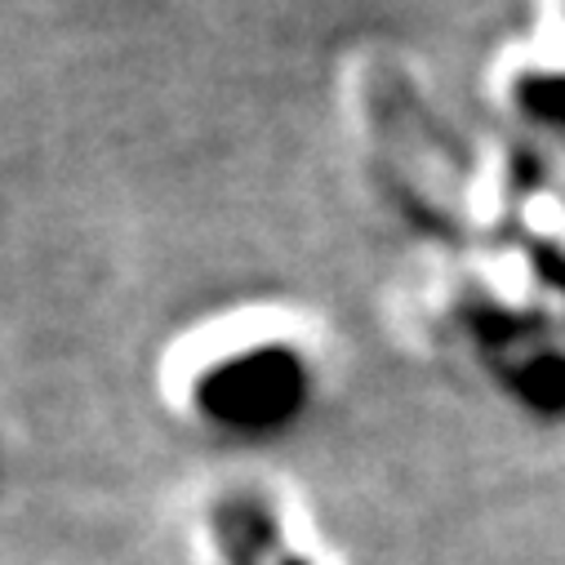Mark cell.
I'll return each instance as SVG.
<instances>
[{"instance_id":"cell-1","label":"cell","mask_w":565,"mask_h":565,"mask_svg":"<svg viewBox=\"0 0 565 565\" xmlns=\"http://www.w3.org/2000/svg\"><path fill=\"white\" fill-rule=\"evenodd\" d=\"M330 383V339L295 303H227L170 334L152 387L188 437L249 450L295 433Z\"/></svg>"},{"instance_id":"cell-2","label":"cell","mask_w":565,"mask_h":565,"mask_svg":"<svg viewBox=\"0 0 565 565\" xmlns=\"http://www.w3.org/2000/svg\"><path fill=\"white\" fill-rule=\"evenodd\" d=\"M188 565H348L308 494L258 468L205 477L183 503Z\"/></svg>"}]
</instances>
